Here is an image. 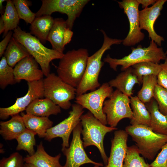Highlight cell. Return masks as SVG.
<instances>
[{"label":"cell","mask_w":167,"mask_h":167,"mask_svg":"<svg viewBox=\"0 0 167 167\" xmlns=\"http://www.w3.org/2000/svg\"><path fill=\"white\" fill-rule=\"evenodd\" d=\"M130 102L129 97L117 89L113 91L108 99L105 101L103 110L106 116L107 124L110 126L116 127L122 119L132 118Z\"/></svg>","instance_id":"10"},{"label":"cell","mask_w":167,"mask_h":167,"mask_svg":"<svg viewBox=\"0 0 167 167\" xmlns=\"http://www.w3.org/2000/svg\"><path fill=\"white\" fill-rule=\"evenodd\" d=\"M94 167H99V166L97 165H95Z\"/></svg>","instance_id":"45"},{"label":"cell","mask_w":167,"mask_h":167,"mask_svg":"<svg viewBox=\"0 0 167 167\" xmlns=\"http://www.w3.org/2000/svg\"><path fill=\"white\" fill-rule=\"evenodd\" d=\"M51 15L36 17L30 27V33L37 37L43 44L47 41V38L54 22Z\"/></svg>","instance_id":"24"},{"label":"cell","mask_w":167,"mask_h":167,"mask_svg":"<svg viewBox=\"0 0 167 167\" xmlns=\"http://www.w3.org/2000/svg\"><path fill=\"white\" fill-rule=\"evenodd\" d=\"M24 158L18 152L13 153L7 158H3L0 162V167H23Z\"/></svg>","instance_id":"36"},{"label":"cell","mask_w":167,"mask_h":167,"mask_svg":"<svg viewBox=\"0 0 167 167\" xmlns=\"http://www.w3.org/2000/svg\"><path fill=\"white\" fill-rule=\"evenodd\" d=\"M125 131L136 143L140 154L149 160H153L167 143V135L156 133L149 126L131 125Z\"/></svg>","instance_id":"3"},{"label":"cell","mask_w":167,"mask_h":167,"mask_svg":"<svg viewBox=\"0 0 167 167\" xmlns=\"http://www.w3.org/2000/svg\"><path fill=\"white\" fill-rule=\"evenodd\" d=\"M44 97L51 100L61 108L67 109L71 101L76 97V88L66 83L58 75L51 73L43 79Z\"/></svg>","instance_id":"7"},{"label":"cell","mask_w":167,"mask_h":167,"mask_svg":"<svg viewBox=\"0 0 167 167\" xmlns=\"http://www.w3.org/2000/svg\"><path fill=\"white\" fill-rule=\"evenodd\" d=\"M12 1L19 19L24 20L27 24H31L36 17V13L32 12L29 7L31 2L27 0H13Z\"/></svg>","instance_id":"34"},{"label":"cell","mask_w":167,"mask_h":167,"mask_svg":"<svg viewBox=\"0 0 167 167\" xmlns=\"http://www.w3.org/2000/svg\"><path fill=\"white\" fill-rule=\"evenodd\" d=\"M146 106L150 115L149 127L156 133L167 135V116L160 112L156 101L153 98Z\"/></svg>","instance_id":"23"},{"label":"cell","mask_w":167,"mask_h":167,"mask_svg":"<svg viewBox=\"0 0 167 167\" xmlns=\"http://www.w3.org/2000/svg\"><path fill=\"white\" fill-rule=\"evenodd\" d=\"M89 56L88 50L85 48L67 51L60 59L57 75L65 83L76 88L84 75Z\"/></svg>","instance_id":"2"},{"label":"cell","mask_w":167,"mask_h":167,"mask_svg":"<svg viewBox=\"0 0 167 167\" xmlns=\"http://www.w3.org/2000/svg\"><path fill=\"white\" fill-rule=\"evenodd\" d=\"M72 110L68 117L62 121L48 130L45 137V140L50 141L55 138H62V149L69 146L70 135L76 126L81 122L80 118L84 112V108L76 103L72 105Z\"/></svg>","instance_id":"11"},{"label":"cell","mask_w":167,"mask_h":167,"mask_svg":"<svg viewBox=\"0 0 167 167\" xmlns=\"http://www.w3.org/2000/svg\"><path fill=\"white\" fill-rule=\"evenodd\" d=\"M113 92V88L108 83H104L95 90L76 96L75 102L84 108L88 109L106 125L107 122L106 116L103 110L104 103L106 98H109Z\"/></svg>","instance_id":"9"},{"label":"cell","mask_w":167,"mask_h":167,"mask_svg":"<svg viewBox=\"0 0 167 167\" xmlns=\"http://www.w3.org/2000/svg\"><path fill=\"white\" fill-rule=\"evenodd\" d=\"M67 28L66 20L62 18H55L47 39L51 45L52 49L62 54L65 49L63 45L64 34Z\"/></svg>","instance_id":"25"},{"label":"cell","mask_w":167,"mask_h":167,"mask_svg":"<svg viewBox=\"0 0 167 167\" xmlns=\"http://www.w3.org/2000/svg\"><path fill=\"white\" fill-rule=\"evenodd\" d=\"M61 108L50 99L38 98L33 101L27 108L26 113L35 116L48 117L56 115L61 112Z\"/></svg>","instance_id":"20"},{"label":"cell","mask_w":167,"mask_h":167,"mask_svg":"<svg viewBox=\"0 0 167 167\" xmlns=\"http://www.w3.org/2000/svg\"><path fill=\"white\" fill-rule=\"evenodd\" d=\"M112 88H116L128 97H131L133 87L136 84H140L136 76L132 71L131 67L119 74L116 77L108 82Z\"/></svg>","instance_id":"18"},{"label":"cell","mask_w":167,"mask_h":167,"mask_svg":"<svg viewBox=\"0 0 167 167\" xmlns=\"http://www.w3.org/2000/svg\"><path fill=\"white\" fill-rule=\"evenodd\" d=\"M128 135L125 131L119 130L114 132L108 163L105 167H123L126 154Z\"/></svg>","instance_id":"16"},{"label":"cell","mask_w":167,"mask_h":167,"mask_svg":"<svg viewBox=\"0 0 167 167\" xmlns=\"http://www.w3.org/2000/svg\"><path fill=\"white\" fill-rule=\"evenodd\" d=\"M36 17L51 15L56 12L66 14L67 28L72 30L76 19L80 15L89 0H42Z\"/></svg>","instance_id":"8"},{"label":"cell","mask_w":167,"mask_h":167,"mask_svg":"<svg viewBox=\"0 0 167 167\" xmlns=\"http://www.w3.org/2000/svg\"><path fill=\"white\" fill-rule=\"evenodd\" d=\"M153 98L158 104L160 112L167 116V89L157 84L155 88Z\"/></svg>","instance_id":"35"},{"label":"cell","mask_w":167,"mask_h":167,"mask_svg":"<svg viewBox=\"0 0 167 167\" xmlns=\"http://www.w3.org/2000/svg\"><path fill=\"white\" fill-rule=\"evenodd\" d=\"M82 125L81 122L73 131L72 139L69 147L62 150L66 156V162L62 167H80L88 163L102 167L103 165L90 159L86 154L81 138Z\"/></svg>","instance_id":"12"},{"label":"cell","mask_w":167,"mask_h":167,"mask_svg":"<svg viewBox=\"0 0 167 167\" xmlns=\"http://www.w3.org/2000/svg\"><path fill=\"white\" fill-rule=\"evenodd\" d=\"M73 34V32L71 30L68 28L66 29L63 38V45L64 46L71 41Z\"/></svg>","instance_id":"40"},{"label":"cell","mask_w":167,"mask_h":167,"mask_svg":"<svg viewBox=\"0 0 167 167\" xmlns=\"http://www.w3.org/2000/svg\"><path fill=\"white\" fill-rule=\"evenodd\" d=\"M137 2L140 4L142 5V8L144 9L148 7L149 5L154 4L156 2V0H137Z\"/></svg>","instance_id":"41"},{"label":"cell","mask_w":167,"mask_h":167,"mask_svg":"<svg viewBox=\"0 0 167 167\" xmlns=\"http://www.w3.org/2000/svg\"><path fill=\"white\" fill-rule=\"evenodd\" d=\"M61 154L52 156L45 151L41 142L37 145L35 153L24 158L25 163L31 164L36 167H62L59 162Z\"/></svg>","instance_id":"19"},{"label":"cell","mask_w":167,"mask_h":167,"mask_svg":"<svg viewBox=\"0 0 167 167\" xmlns=\"http://www.w3.org/2000/svg\"><path fill=\"white\" fill-rule=\"evenodd\" d=\"M123 167H151L140 156L136 146L127 147Z\"/></svg>","instance_id":"31"},{"label":"cell","mask_w":167,"mask_h":167,"mask_svg":"<svg viewBox=\"0 0 167 167\" xmlns=\"http://www.w3.org/2000/svg\"><path fill=\"white\" fill-rule=\"evenodd\" d=\"M5 29V24L3 19L2 15H1L0 18V34L4 32Z\"/></svg>","instance_id":"42"},{"label":"cell","mask_w":167,"mask_h":167,"mask_svg":"<svg viewBox=\"0 0 167 167\" xmlns=\"http://www.w3.org/2000/svg\"><path fill=\"white\" fill-rule=\"evenodd\" d=\"M142 86L138 92L137 97L144 103H148L153 98L155 88L157 84V76L150 75L143 76Z\"/></svg>","instance_id":"28"},{"label":"cell","mask_w":167,"mask_h":167,"mask_svg":"<svg viewBox=\"0 0 167 167\" xmlns=\"http://www.w3.org/2000/svg\"><path fill=\"white\" fill-rule=\"evenodd\" d=\"M161 69L157 75V84L167 89V61L160 64Z\"/></svg>","instance_id":"38"},{"label":"cell","mask_w":167,"mask_h":167,"mask_svg":"<svg viewBox=\"0 0 167 167\" xmlns=\"http://www.w3.org/2000/svg\"><path fill=\"white\" fill-rule=\"evenodd\" d=\"M104 36L101 47L91 56H89L85 72L82 79L76 88V96L86 93L88 91L95 90L101 86L99 82V76L104 64L102 61L105 52L110 49L113 45L120 44L123 40L109 37L103 30H101Z\"/></svg>","instance_id":"1"},{"label":"cell","mask_w":167,"mask_h":167,"mask_svg":"<svg viewBox=\"0 0 167 167\" xmlns=\"http://www.w3.org/2000/svg\"><path fill=\"white\" fill-rule=\"evenodd\" d=\"M133 73L137 77L140 84L144 76L154 75L157 76L161 69L160 64L150 62H143L131 66Z\"/></svg>","instance_id":"30"},{"label":"cell","mask_w":167,"mask_h":167,"mask_svg":"<svg viewBox=\"0 0 167 167\" xmlns=\"http://www.w3.org/2000/svg\"><path fill=\"white\" fill-rule=\"evenodd\" d=\"M6 1L5 0H0V12L1 15H3L4 13V12H3V6L2 5L3 3Z\"/></svg>","instance_id":"43"},{"label":"cell","mask_w":167,"mask_h":167,"mask_svg":"<svg viewBox=\"0 0 167 167\" xmlns=\"http://www.w3.org/2000/svg\"><path fill=\"white\" fill-rule=\"evenodd\" d=\"M36 135L34 132L26 129L16 139L18 143L16 150L27 151L29 156L33 155L35 152L34 147L36 144Z\"/></svg>","instance_id":"32"},{"label":"cell","mask_w":167,"mask_h":167,"mask_svg":"<svg viewBox=\"0 0 167 167\" xmlns=\"http://www.w3.org/2000/svg\"><path fill=\"white\" fill-rule=\"evenodd\" d=\"M166 0H157L152 6L147 7L139 11V12L140 27L141 29L146 30L151 41H154L159 46H161L164 38L158 35L154 29V24L161 15Z\"/></svg>","instance_id":"15"},{"label":"cell","mask_w":167,"mask_h":167,"mask_svg":"<svg viewBox=\"0 0 167 167\" xmlns=\"http://www.w3.org/2000/svg\"><path fill=\"white\" fill-rule=\"evenodd\" d=\"M13 32L9 31L0 42V57H2L13 36Z\"/></svg>","instance_id":"39"},{"label":"cell","mask_w":167,"mask_h":167,"mask_svg":"<svg viewBox=\"0 0 167 167\" xmlns=\"http://www.w3.org/2000/svg\"><path fill=\"white\" fill-rule=\"evenodd\" d=\"M17 83L14 74V68L8 64L5 57H2L0 61V87L5 89L8 85Z\"/></svg>","instance_id":"33"},{"label":"cell","mask_w":167,"mask_h":167,"mask_svg":"<svg viewBox=\"0 0 167 167\" xmlns=\"http://www.w3.org/2000/svg\"><path fill=\"white\" fill-rule=\"evenodd\" d=\"M13 37L26 48L40 66L46 77L50 74V62L54 59H60L64 55L45 47L37 37L23 30L19 26L13 30Z\"/></svg>","instance_id":"4"},{"label":"cell","mask_w":167,"mask_h":167,"mask_svg":"<svg viewBox=\"0 0 167 167\" xmlns=\"http://www.w3.org/2000/svg\"><path fill=\"white\" fill-rule=\"evenodd\" d=\"M130 99L133 114L130 122L131 125L141 124L149 126L150 114L144 103L137 96H131Z\"/></svg>","instance_id":"26"},{"label":"cell","mask_w":167,"mask_h":167,"mask_svg":"<svg viewBox=\"0 0 167 167\" xmlns=\"http://www.w3.org/2000/svg\"><path fill=\"white\" fill-rule=\"evenodd\" d=\"M23 167H36L34 165L28 163H25Z\"/></svg>","instance_id":"44"},{"label":"cell","mask_w":167,"mask_h":167,"mask_svg":"<svg viewBox=\"0 0 167 167\" xmlns=\"http://www.w3.org/2000/svg\"><path fill=\"white\" fill-rule=\"evenodd\" d=\"M43 79L28 82V90L25 95L17 98L15 103L10 106L0 108V119L6 120L10 116L18 114L25 110L34 100L44 97Z\"/></svg>","instance_id":"14"},{"label":"cell","mask_w":167,"mask_h":167,"mask_svg":"<svg viewBox=\"0 0 167 167\" xmlns=\"http://www.w3.org/2000/svg\"><path fill=\"white\" fill-rule=\"evenodd\" d=\"M2 16L5 24V29L3 35L4 37L9 31L16 28L19 23L20 19L12 0H7Z\"/></svg>","instance_id":"29"},{"label":"cell","mask_w":167,"mask_h":167,"mask_svg":"<svg viewBox=\"0 0 167 167\" xmlns=\"http://www.w3.org/2000/svg\"><path fill=\"white\" fill-rule=\"evenodd\" d=\"M165 60L167 61V58H166V59Z\"/></svg>","instance_id":"47"},{"label":"cell","mask_w":167,"mask_h":167,"mask_svg":"<svg viewBox=\"0 0 167 167\" xmlns=\"http://www.w3.org/2000/svg\"><path fill=\"white\" fill-rule=\"evenodd\" d=\"M131 52L120 59L113 58L108 54L104 61L109 64L110 67L115 71L117 67L121 66V70L124 71L132 65L141 62H150L159 64L161 60H165L166 54L162 48L158 47L156 44L151 41L149 46L142 47L141 45L137 48L132 47Z\"/></svg>","instance_id":"5"},{"label":"cell","mask_w":167,"mask_h":167,"mask_svg":"<svg viewBox=\"0 0 167 167\" xmlns=\"http://www.w3.org/2000/svg\"><path fill=\"white\" fill-rule=\"evenodd\" d=\"M118 2L119 7L123 10L129 23V31L127 36L123 40L122 44L125 46H134L142 41L145 37L140 27L139 4L137 0H123Z\"/></svg>","instance_id":"13"},{"label":"cell","mask_w":167,"mask_h":167,"mask_svg":"<svg viewBox=\"0 0 167 167\" xmlns=\"http://www.w3.org/2000/svg\"><path fill=\"white\" fill-rule=\"evenodd\" d=\"M150 165L151 167H167V143L162 148L156 159Z\"/></svg>","instance_id":"37"},{"label":"cell","mask_w":167,"mask_h":167,"mask_svg":"<svg viewBox=\"0 0 167 167\" xmlns=\"http://www.w3.org/2000/svg\"><path fill=\"white\" fill-rule=\"evenodd\" d=\"M21 115L26 129L31 131L40 138H45L48 129L52 127L53 122L48 117H41L21 113Z\"/></svg>","instance_id":"22"},{"label":"cell","mask_w":167,"mask_h":167,"mask_svg":"<svg viewBox=\"0 0 167 167\" xmlns=\"http://www.w3.org/2000/svg\"><path fill=\"white\" fill-rule=\"evenodd\" d=\"M165 53L166 54H167V50H166V52H165Z\"/></svg>","instance_id":"46"},{"label":"cell","mask_w":167,"mask_h":167,"mask_svg":"<svg viewBox=\"0 0 167 167\" xmlns=\"http://www.w3.org/2000/svg\"><path fill=\"white\" fill-rule=\"evenodd\" d=\"M31 55L26 48L13 36L4 52L8 65L12 67L25 58Z\"/></svg>","instance_id":"27"},{"label":"cell","mask_w":167,"mask_h":167,"mask_svg":"<svg viewBox=\"0 0 167 167\" xmlns=\"http://www.w3.org/2000/svg\"><path fill=\"white\" fill-rule=\"evenodd\" d=\"M26 129L22 117L19 114L8 121L0 122V134L6 140L16 139Z\"/></svg>","instance_id":"21"},{"label":"cell","mask_w":167,"mask_h":167,"mask_svg":"<svg viewBox=\"0 0 167 167\" xmlns=\"http://www.w3.org/2000/svg\"><path fill=\"white\" fill-rule=\"evenodd\" d=\"M38 64L31 55L18 62L14 68V75L17 83L23 79L28 82L42 79L44 75L42 70L39 69Z\"/></svg>","instance_id":"17"},{"label":"cell","mask_w":167,"mask_h":167,"mask_svg":"<svg viewBox=\"0 0 167 167\" xmlns=\"http://www.w3.org/2000/svg\"><path fill=\"white\" fill-rule=\"evenodd\" d=\"M83 129L81 134L84 148L94 146L99 150L105 165L108 163V157L105 152L103 141L105 136L108 132L117 128L108 126L102 124L89 111L82 115L80 118Z\"/></svg>","instance_id":"6"}]
</instances>
